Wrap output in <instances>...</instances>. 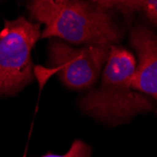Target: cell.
Instances as JSON below:
<instances>
[{"instance_id":"7","label":"cell","mask_w":157,"mask_h":157,"mask_svg":"<svg viewBox=\"0 0 157 157\" xmlns=\"http://www.w3.org/2000/svg\"><path fill=\"white\" fill-rule=\"evenodd\" d=\"M90 156H91V148L82 140L76 139L73 142L70 150L65 154H55L49 152L40 157H90Z\"/></svg>"},{"instance_id":"4","label":"cell","mask_w":157,"mask_h":157,"mask_svg":"<svg viewBox=\"0 0 157 157\" xmlns=\"http://www.w3.org/2000/svg\"><path fill=\"white\" fill-rule=\"evenodd\" d=\"M40 34V25L23 16L5 20L0 31V95L15 94L32 82L31 52Z\"/></svg>"},{"instance_id":"6","label":"cell","mask_w":157,"mask_h":157,"mask_svg":"<svg viewBox=\"0 0 157 157\" xmlns=\"http://www.w3.org/2000/svg\"><path fill=\"white\" fill-rule=\"evenodd\" d=\"M102 3L116 12L122 14L126 21H130L135 14L137 13L157 27V0H114L102 1Z\"/></svg>"},{"instance_id":"5","label":"cell","mask_w":157,"mask_h":157,"mask_svg":"<svg viewBox=\"0 0 157 157\" xmlns=\"http://www.w3.org/2000/svg\"><path fill=\"white\" fill-rule=\"evenodd\" d=\"M129 44L137 56L130 87L153 100L157 115V34L147 25L136 24L130 29Z\"/></svg>"},{"instance_id":"1","label":"cell","mask_w":157,"mask_h":157,"mask_svg":"<svg viewBox=\"0 0 157 157\" xmlns=\"http://www.w3.org/2000/svg\"><path fill=\"white\" fill-rule=\"evenodd\" d=\"M32 19L44 24L40 38L86 45H119L124 30L116 11L102 1L36 0L26 5Z\"/></svg>"},{"instance_id":"3","label":"cell","mask_w":157,"mask_h":157,"mask_svg":"<svg viewBox=\"0 0 157 157\" xmlns=\"http://www.w3.org/2000/svg\"><path fill=\"white\" fill-rule=\"evenodd\" d=\"M112 45L90 44L74 48L59 39L53 38L48 44V67H34V75L40 88L51 75H56L71 89H88L96 82L106 63Z\"/></svg>"},{"instance_id":"2","label":"cell","mask_w":157,"mask_h":157,"mask_svg":"<svg viewBox=\"0 0 157 157\" xmlns=\"http://www.w3.org/2000/svg\"><path fill=\"white\" fill-rule=\"evenodd\" d=\"M136 66L132 52L121 45H112L100 86L80 99L81 110L111 126L127 123L139 114L152 111L153 100L130 87Z\"/></svg>"}]
</instances>
